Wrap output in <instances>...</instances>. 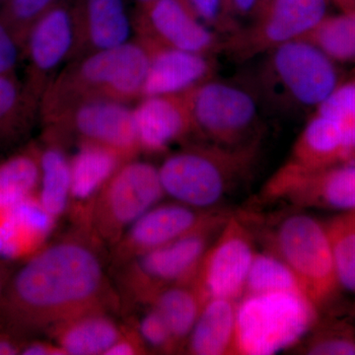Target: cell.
<instances>
[{
	"mask_svg": "<svg viewBox=\"0 0 355 355\" xmlns=\"http://www.w3.org/2000/svg\"><path fill=\"white\" fill-rule=\"evenodd\" d=\"M103 245L87 226L76 225L20 261L0 298V328L29 340L84 313L114 309Z\"/></svg>",
	"mask_w": 355,
	"mask_h": 355,
	"instance_id": "6da1fadb",
	"label": "cell"
},
{
	"mask_svg": "<svg viewBox=\"0 0 355 355\" xmlns=\"http://www.w3.org/2000/svg\"><path fill=\"white\" fill-rule=\"evenodd\" d=\"M148 67V49L135 37L121 46L71 60L44 90L40 119L43 121L83 102L130 105L141 98Z\"/></svg>",
	"mask_w": 355,
	"mask_h": 355,
	"instance_id": "7a4b0ae2",
	"label": "cell"
},
{
	"mask_svg": "<svg viewBox=\"0 0 355 355\" xmlns=\"http://www.w3.org/2000/svg\"><path fill=\"white\" fill-rule=\"evenodd\" d=\"M263 57L253 91L282 112L317 110L343 83L338 62L305 40L282 44Z\"/></svg>",
	"mask_w": 355,
	"mask_h": 355,
	"instance_id": "3957f363",
	"label": "cell"
},
{
	"mask_svg": "<svg viewBox=\"0 0 355 355\" xmlns=\"http://www.w3.org/2000/svg\"><path fill=\"white\" fill-rule=\"evenodd\" d=\"M256 148L257 142L239 147H183L158 167L165 195L193 209H211L251 170Z\"/></svg>",
	"mask_w": 355,
	"mask_h": 355,
	"instance_id": "277c9868",
	"label": "cell"
},
{
	"mask_svg": "<svg viewBox=\"0 0 355 355\" xmlns=\"http://www.w3.org/2000/svg\"><path fill=\"white\" fill-rule=\"evenodd\" d=\"M318 320V307L304 294H245L236 306L232 354L270 355L300 342Z\"/></svg>",
	"mask_w": 355,
	"mask_h": 355,
	"instance_id": "5b68a950",
	"label": "cell"
},
{
	"mask_svg": "<svg viewBox=\"0 0 355 355\" xmlns=\"http://www.w3.org/2000/svg\"><path fill=\"white\" fill-rule=\"evenodd\" d=\"M196 135L210 144L239 147L257 142L259 99L253 89L214 77L187 92Z\"/></svg>",
	"mask_w": 355,
	"mask_h": 355,
	"instance_id": "8992f818",
	"label": "cell"
},
{
	"mask_svg": "<svg viewBox=\"0 0 355 355\" xmlns=\"http://www.w3.org/2000/svg\"><path fill=\"white\" fill-rule=\"evenodd\" d=\"M164 196L157 167L137 158L128 160L96 198L88 227L103 244L112 248Z\"/></svg>",
	"mask_w": 355,
	"mask_h": 355,
	"instance_id": "52a82bcc",
	"label": "cell"
},
{
	"mask_svg": "<svg viewBox=\"0 0 355 355\" xmlns=\"http://www.w3.org/2000/svg\"><path fill=\"white\" fill-rule=\"evenodd\" d=\"M210 226L168 243L116 268L123 293L132 302L147 304L161 289L193 282L209 249Z\"/></svg>",
	"mask_w": 355,
	"mask_h": 355,
	"instance_id": "ba28073f",
	"label": "cell"
},
{
	"mask_svg": "<svg viewBox=\"0 0 355 355\" xmlns=\"http://www.w3.org/2000/svg\"><path fill=\"white\" fill-rule=\"evenodd\" d=\"M331 0H268L261 12L222 40L221 51L237 62L261 57L304 37L328 16Z\"/></svg>",
	"mask_w": 355,
	"mask_h": 355,
	"instance_id": "9c48e42d",
	"label": "cell"
},
{
	"mask_svg": "<svg viewBox=\"0 0 355 355\" xmlns=\"http://www.w3.org/2000/svg\"><path fill=\"white\" fill-rule=\"evenodd\" d=\"M279 257L295 273L318 308L335 296L340 284L324 226L307 214H292L275 237Z\"/></svg>",
	"mask_w": 355,
	"mask_h": 355,
	"instance_id": "30bf717a",
	"label": "cell"
},
{
	"mask_svg": "<svg viewBox=\"0 0 355 355\" xmlns=\"http://www.w3.org/2000/svg\"><path fill=\"white\" fill-rule=\"evenodd\" d=\"M42 123L44 130L67 144L72 139L95 142L130 160L140 153L133 111L128 104L105 100L78 103Z\"/></svg>",
	"mask_w": 355,
	"mask_h": 355,
	"instance_id": "8fae6325",
	"label": "cell"
},
{
	"mask_svg": "<svg viewBox=\"0 0 355 355\" xmlns=\"http://www.w3.org/2000/svg\"><path fill=\"white\" fill-rule=\"evenodd\" d=\"M76 41L71 0L48 11L33 24L23 53V83L37 102H41L44 90L64 69L62 65L71 62Z\"/></svg>",
	"mask_w": 355,
	"mask_h": 355,
	"instance_id": "7c38bea8",
	"label": "cell"
},
{
	"mask_svg": "<svg viewBox=\"0 0 355 355\" xmlns=\"http://www.w3.org/2000/svg\"><path fill=\"white\" fill-rule=\"evenodd\" d=\"M135 38L146 44L214 55L222 40L196 17L183 0L137 4L132 15Z\"/></svg>",
	"mask_w": 355,
	"mask_h": 355,
	"instance_id": "4fadbf2b",
	"label": "cell"
},
{
	"mask_svg": "<svg viewBox=\"0 0 355 355\" xmlns=\"http://www.w3.org/2000/svg\"><path fill=\"white\" fill-rule=\"evenodd\" d=\"M227 220L211 210L193 209L184 203H157L140 216L112 247L114 268L168 243L200 229Z\"/></svg>",
	"mask_w": 355,
	"mask_h": 355,
	"instance_id": "5bb4252c",
	"label": "cell"
},
{
	"mask_svg": "<svg viewBox=\"0 0 355 355\" xmlns=\"http://www.w3.org/2000/svg\"><path fill=\"white\" fill-rule=\"evenodd\" d=\"M254 254L251 235L242 222L236 217L227 218L193 279L205 303L212 298L236 301L243 295Z\"/></svg>",
	"mask_w": 355,
	"mask_h": 355,
	"instance_id": "9a60e30c",
	"label": "cell"
},
{
	"mask_svg": "<svg viewBox=\"0 0 355 355\" xmlns=\"http://www.w3.org/2000/svg\"><path fill=\"white\" fill-rule=\"evenodd\" d=\"M265 196L286 198L299 207L355 212V165L306 172L286 163L268 181Z\"/></svg>",
	"mask_w": 355,
	"mask_h": 355,
	"instance_id": "2e32d148",
	"label": "cell"
},
{
	"mask_svg": "<svg viewBox=\"0 0 355 355\" xmlns=\"http://www.w3.org/2000/svg\"><path fill=\"white\" fill-rule=\"evenodd\" d=\"M132 111L140 153H164L196 135L187 92L141 98Z\"/></svg>",
	"mask_w": 355,
	"mask_h": 355,
	"instance_id": "e0dca14e",
	"label": "cell"
},
{
	"mask_svg": "<svg viewBox=\"0 0 355 355\" xmlns=\"http://www.w3.org/2000/svg\"><path fill=\"white\" fill-rule=\"evenodd\" d=\"M71 10L76 38L72 60L128 43L135 34L123 0H71Z\"/></svg>",
	"mask_w": 355,
	"mask_h": 355,
	"instance_id": "ac0fdd59",
	"label": "cell"
},
{
	"mask_svg": "<svg viewBox=\"0 0 355 355\" xmlns=\"http://www.w3.org/2000/svg\"><path fill=\"white\" fill-rule=\"evenodd\" d=\"M128 160L108 146L91 141H77L76 153L70 156L71 187L67 209L76 225L88 227L96 198L114 173Z\"/></svg>",
	"mask_w": 355,
	"mask_h": 355,
	"instance_id": "d6986e66",
	"label": "cell"
},
{
	"mask_svg": "<svg viewBox=\"0 0 355 355\" xmlns=\"http://www.w3.org/2000/svg\"><path fill=\"white\" fill-rule=\"evenodd\" d=\"M142 43L148 49L149 67L141 98L188 92L214 76L212 55Z\"/></svg>",
	"mask_w": 355,
	"mask_h": 355,
	"instance_id": "ffe728a7",
	"label": "cell"
},
{
	"mask_svg": "<svg viewBox=\"0 0 355 355\" xmlns=\"http://www.w3.org/2000/svg\"><path fill=\"white\" fill-rule=\"evenodd\" d=\"M55 222L44 211L38 195L0 209V259L29 258L46 244Z\"/></svg>",
	"mask_w": 355,
	"mask_h": 355,
	"instance_id": "44dd1931",
	"label": "cell"
},
{
	"mask_svg": "<svg viewBox=\"0 0 355 355\" xmlns=\"http://www.w3.org/2000/svg\"><path fill=\"white\" fill-rule=\"evenodd\" d=\"M352 156L340 123L316 113L296 140L287 164L302 171H320L340 165Z\"/></svg>",
	"mask_w": 355,
	"mask_h": 355,
	"instance_id": "7402d4cb",
	"label": "cell"
},
{
	"mask_svg": "<svg viewBox=\"0 0 355 355\" xmlns=\"http://www.w3.org/2000/svg\"><path fill=\"white\" fill-rule=\"evenodd\" d=\"M111 311L98 309L72 318L51 331L48 338L64 355H105L125 331Z\"/></svg>",
	"mask_w": 355,
	"mask_h": 355,
	"instance_id": "603a6c76",
	"label": "cell"
},
{
	"mask_svg": "<svg viewBox=\"0 0 355 355\" xmlns=\"http://www.w3.org/2000/svg\"><path fill=\"white\" fill-rule=\"evenodd\" d=\"M38 198L44 211L58 220L69 209L71 173L67 142L44 130Z\"/></svg>",
	"mask_w": 355,
	"mask_h": 355,
	"instance_id": "cb8c5ba5",
	"label": "cell"
},
{
	"mask_svg": "<svg viewBox=\"0 0 355 355\" xmlns=\"http://www.w3.org/2000/svg\"><path fill=\"white\" fill-rule=\"evenodd\" d=\"M235 301H205L190 336L188 350L196 355L232 354L236 324Z\"/></svg>",
	"mask_w": 355,
	"mask_h": 355,
	"instance_id": "d4e9b609",
	"label": "cell"
},
{
	"mask_svg": "<svg viewBox=\"0 0 355 355\" xmlns=\"http://www.w3.org/2000/svg\"><path fill=\"white\" fill-rule=\"evenodd\" d=\"M40 103L17 74L0 76V147L9 148L27 137L39 116Z\"/></svg>",
	"mask_w": 355,
	"mask_h": 355,
	"instance_id": "484cf974",
	"label": "cell"
},
{
	"mask_svg": "<svg viewBox=\"0 0 355 355\" xmlns=\"http://www.w3.org/2000/svg\"><path fill=\"white\" fill-rule=\"evenodd\" d=\"M40 182L41 149L29 144L0 162V209L38 195Z\"/></svg>",
	"mask_w": 355,
	"mask_h": 355,
	"instance_id": "4316f807",
	"label": "cell"
},
{
	"mask_svg": "<svg viewBox=\"0 0 355 355\" xmlns=\"http://www.w3.org/2000/svg\"><path fill=\"white\" fill-rule=\"evenodd\" d=\"M147 304L160 313L179 347L188 340L205 300L193 280L164 287Z\"/></svg>",
	"mask_w": 355,
	"mask_h": 355,
	"instance_id": "83f0119b",
	"label": "cell"
},
{
	"mask_svg": "<svg viewBox=\"0 0 355 355\" xmlns=\"http://www.w3.org/2000/svg\"><path fill=\"white\" fill-rule=\"evenodd\" d=\"M316 46L336 62H355V14L327 16L301 38Z\"/></svg>",
	"mask_w": 355,
	"mask_h": 355,
	"instance_id": "f1b7e54d",
	"label": "cell"
},
{
	"mask_svg": "<svg viewBox=\"0 0 355 355\" xmlns=\"http://www.w3.org/2000/svg\"><path fill=\"white\" fill-rule=\"evenodd\" d=\"M340 286L355 294V212H343L324 224Z\"/></svg>",
	"mask_w": 355,
	"mask_h": 355,
	"instance_id": "f546056e",
	"label": "cell"
},
{
	"mask_svg": "<svg viewBox=\"0 0 355 355\" xmlns=\"http://www.w3.org/2000/svg\"><path fill=\"white\" fill-rule=\"evenodd\" d=\"M268 292H293L307 296L295 273L279 257L256 253L248 273L244 295Z\"/></svg>",
	"mask_w": 355,
	"mask_h": 355,
	"instance_id": "4dcf8cb0",
	"label": "cell"
},
{
	"mask_svg": "<svg viewBox=\"0 0 355 355\" xmlns=\"http://www.w3.org/2000/svg\"><path fill=\"white\" fill-rule=\"evenodd\" d=\"M69 0H8L0 7V17L17 37L23 49L28 33L41 16Z\"/></svg>",
	"mask_w": 355,
	"mask_h": 355,
	"instance_id": "1f68e13d",
	"label": "cell"
},
{
	"mask_svg": "<svg viewBox=\"0 0 355 355\" xmlns=\"http://www.w3.org/2000/svg\"><path fill=\"white\" fill-rule=\"evenodd\" d=\"M316 113L338 121L345 132L352 155L355 154V77L343 83L320 105Z\"/></svg>",
	"mask_w": 355,
	"mask_h": 355,
	"instance_id": "d6a6232c",
	"label": "cell"
},
{
	"mask_svg": "<svg viewBox=\"0 0 355 355\" xmlns=\"http://www.w3.org/2000/svg\"><path fill=\"white\" fill-rule=\"evenodd\" d=\"M306 354L314 355H354L355 335L352 327L336 323L327 327L308 345Z\"/></svg>",
	"mask_w": 355,
	"mask_h": 355,
	"instance_id": "836d02e7",
	"label": "cell"
},
{
	"mask_svg": "<svg viewBox=\"0 0 355 355\" xmlns=\"http://www.w3.org/2000/svg\"><path fill=\"white\" fill-rule=\"evenodd\" d=\"M133 329L139 334L146 349L149 347L157 352H174L176 349V343L165 320L151 306L150 309L137 320Z\"/></svg>",
	"mask_w": 355,
	"mask_h": 355,
	"instance_id": "e575fe53",
	"label": "cell"
},
{
	"mask_svg": "<svg viewBox=\"0 0 355 355\" xmlns=\"http://www.w3.org/2000/svg\"><path fill=\"white\" fill-rule=\"evenodd\" d=\"M198 20L210 29L229 35L235 31L225 11L224 0H183Z\"/></svg>",
	"mask_w": 355,
	"mask_h": 355,
	"instance_id": "d590c367",
	"label": "cell"
},
{
	"mask_svg": "<svg viewBox=\"0 0 355 355\" xmlns=\"http://www.w3.org/2000/svg\"><path fill=\"white\" fill-rule=\"evenodd\" d=\"M23 53L22 44L0 17V76L17 74L18 67L23 62Z\"/></svg>",
	"mask_w": 355,
	"mask_h": 355,
	"instance_id": "8d00e7d4",
	"label": "cell"
},
{
	"mask_svg": "<svg viewBox=\"0 0 355 355\" xmlns=\"http://www.w3.org/2000/svg\"><path fill=\"white\" fill-rule=\"evenodd\" d=\"M268 0H224L226 14L235 31L259 15ZM234 31V32H235Z\"/></svg>",
	"mask_w": 355,
	"mask_h": 355,
	"instance_id": "74e56055",
	"label": "cell"
},
{
	"mask_svg": "<svg viewBox=\"0 0 355 355\" xmlns=\"http://www.w3.org/2000/svg\"><path fill=\"white\" fill-rule=\"evenodd\" d=\"M147 352L144 343L135 329H125L123 336L107 350L105 355H135Z\"/></svg>",
	"mask_w": 355,
	"mask_h": 355,
	"instance_id": "f35d334b",
	"label": "cell"
},
{
	"mask_svg": "<svg viewBox=\"0 0 355 355\" xmlns=\"http://www.w3.org/2000/svg\"><path fill=\"white\" fill-rule=\"evenodd\" d=\"M22 355H64L62 349L55 345L53 340L46 342L40 338H29L26 340L23 345Z\"/></svg>",
	"mask_w": 355,
	"mask_h": 355,
	"instance_id": "ab89813d",
	"label": "cell"
},
{
	"mask_svg": "<svg viewBox=\"0 0 355 355\" xmlns=\"http://www.w3.org/2000/svg\"><path fill=\"white\" fill-rule=\"evenodd\" d=\"M25 340L24 338L0 328V355L21 354Z\"/></svg>",
	"mask_w": 355,
	"mask_h": 355,
	"instance_id": "60d3db41",
	"label": "cell"
},
{
	"mask_svg": "<svg viewBox=\"0 0 355 355\" xmlns=\"http://www.w3.org/2000/svg\"><path fill=\"white\" fill-rule=\"evenodd\" d=\"M19 261L2 260V259H0V298H1L2 294H3L7 282H8L13 270H15L16 266L18 265Z\"/></svg>",
	"mask_w": 355,
	"mask_h": 355,
	"instance_id": "b9f144b4",
	"label": "cell"
},
{
	"mask_svg": "<svg viewBox=\"0 0 355 355\" xmlns=\"http://www.w3.org/2000/svg\"><path fill=\"white\" fill-rule=\"evenodd\" d=\"M343 13L355 14V0H331Z\"/></svg>",
	"mask_w": 355,
	"mask_h": 355,
	"instance_id": "7bdbcfd3",
	"label": "cell"
},
{
	"mask_svg": "<svg viewBox=\"0 0 355 355\" xmlns=\"http://www.w3.org/2000/svg\"><path fill=\"white\" fill-rule=\"evenodd\" d=\"M135 3L137 4H142L146 3V2L153 1V0H135Z\"/></svg>",
	"mask_w": 355,
	"mask_h": 355,
	"instance_id": "ee69618b",
	"label": "cell"
},
{
	"mask_svg": "<svg viewBox=\"0 0 355 355\" xmlns=\"http://www.w3.org/2000/svg\"><path fill=\"white\" fill-rule=\"evenodd\" d=\"M7 1H8V0H0V7L3 6Z\"/></svg>",
	"mask_w": 355,
	"mask_h": 355,
	"instance_id": "f6af8a7d",
	"label": "cell"
}]
</instances>
